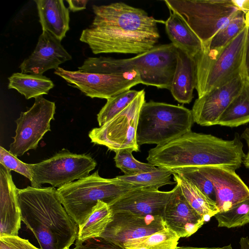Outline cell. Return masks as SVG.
I'll return each instance as SVG.
<instances>
[{"label": "cell", "instance_id": "obj_1", "mask_svg": "<svg viewBox=\"0 0 249 249\" xmlns=\"http://www.w3.org/2000/svg\"><path fill=\"white\" fill-rule=\"evenodd\" d=\"M95 17L83 30L80 40L94 54H140L149 51L160 35L158 23L164 22L149 16L143 9L118 2L92 6Z\"/></svg>", "mask_w": 249, "mask_h": 249}, {"label": "cell", "instance_id": "obj_2", "mask_svg": "<svg viewBox=\"0 0 249 249\" xmlns=\"http://www.w3.org/2000/svg\"><path fill=\"white\" fill-rule=\"evenodd\" d=\"M240 136L224 140L192 131L150 149L147 161L155 166L174 170L190 167L215 166L235 171L245 156Z\"/></svg>", "mask_w": 249, "mask_h": 249}, {"label": "cell", "instance_id": "obj_3", "mask_svg": "<svg viewBox=\"0 0 249 249\" xmlns=\"http://www.w3.org/2000/svg\"><path fill=\"white\" fill-rule=\"evenodd\" d=\"M21 221L33 233L40 249H69L78 227L69 215L54 187L18 189Z\"/></svg>", "mask_w": 249, "mask_h": 249}, {"label": "cell", "instance_id": "obj_4", "mask_svg": "<svg viewBox=\"0 0 249 249\" xmlns=\"http://www.w3.org/2000/svg\"><path fill=\"white\" fill-rule=\"evenodd\" d=\"M249 28L245 26L221 49H204L194 59L198 97L244 73Z\"/></svg>", "mask_w": 249, "mask_h": 249}, {"label": "cell", "instance_id": "obj_5", "mask_svg": "<svg viewBox=\"0 0 249 249\" xmlns=\"http://www.w3.org/2000/svg\"><path fill=\"white\" fill-rule=\"evenodd\" d=\"M136 188L116 178H102L97 170L58 188L57 193L62 205L79 227L87 220L99 201L109 205L122 195Z\"/></svg>", "mask_w": 249, "mask_h": 249}, {"label": "cell", "instance_id": "obj_6", "mask_svg": "<svg viewBox=\"0 0 249 249\" xmlns=\"http://www.w3.org/2000/svg\"><path fill=\"white\" fill-rule=\"evenodd\" d=\"M194 123L192 110L183 106L145 101L138 121L137 143L164 144L191 131Z\"/></svg>", "mask_w": 249, "mask_h": 249}, {"label": "cell", "instance_id": "obj_7", "mask_svg": "<svg viewBox=\"0 0 249 249\" xmlns=\"http://www.w3.org/2000/svg\"><path fill=\"white\" fill-rule=\"evenodd\" d=\"M206 46L214 35L242 11L232 0H165Z\"/></svg>", "mask_w": 249, "mask_h": 249}, {"label": "cell", "instance_id": "obj_8", "mask_svg": "<svg viewBox=\"0 0 249 249\" xmlns=\"http://www.w3.org/2000/svg\"><path fill=\"white\" fill-rule=\"evenodd\" d=\"M96 165V161L89 155L62 151L48 159L29 164L31 186L39 188L42 184L48 183L59 188L87 177Z\"/></svg>", "mask_w": 249, "mask_h": 249}, {"label": "cell", "instance_id": "obj_9", "mask_svg": "<svg viewBox=\"0 0 249 249\" xmlns=\"http://www.w3.org/2000/svg\"><path fill=\"white\" fill-rule=\"evenodd\" d=\"M54 73L91 98L107 100L141 83L137 71L128 65L123 70L113 73L71 71L60 67L55 70Z\"/></svg>", "mask_w": 249, "mask_h": 249}, {"label": "cell", "instance_id": "obj_10", "mask_svg": "<svg viewBox=\"0 0 249 249\" xmlns=\"http://www.w3.org/2000/svg\"><path fill=\"white\" fill-rule=\"evenodd\" d=\"M144 89L122 111L99 127L93 128L89 134L91 142L106 146L115 152L131 149L140 151L136 138L138 121L141 107L145 102Z\"/></svg>", "mask_w": 249, "mask_h": 249}, {"label": "cell", "instance_id": "obj_11", "mask_svg": "<svg viewBox=\"0 0 249 249\" xmlns=\"http://www.w3.org/2000/svg\"><path fill=\"white\" fill-rule=\"evenodd\" d=\"M55 105L40 96L25 112H21L15 122L17 124L14 141L9 151L14 156H21L27 151L35 150L40 140L51 131V121L54 119Z\"/></svg>", "mask_w": 249, "mask_h": 249}, {"label": "cell", "instance_id": "obj_12", "mask_svg": "<svg viewBox=\"0 0 249 249\" xmlns=\"http://www.w3.org/2000/svg\"><path fill=\"white\" fill-rule=\"evenodd\" d=\"M177 58L178 49L170 43L156 45L134 57L123 59L137 71L142 84L169 90Z\"/></svg>", "mask_w": 249, "mask_h": 249}, {"label": "cell", "instance_id": "obj_13", "mask_svg": "<svg viewBox=\"0 0 249 249\" xmlns=\"http://www.w3.org/2000/svg\"><path fill=\"white\" fill-rule=\"evenodd\" d=\"M112 213V219L100 237L122 246L128 240L149 235L167 227L161 216L125 211Z\"/></svg>", "mask_w": 249, "mask_h": 249}, {"label": "cell", "instance_id": "obj_14", "mask_svg": "<svg viewBox=\"0 0 249 249\" xmlns=\"http://www.w3.org/2000/svg\"><path fill=\"white\" fill-rule=\"evenodd\" d=\"M246 82L243 73L226 84L198 97L191 110L195 123L203 126L216 125L223 112L240 93Z\"/></svg>", "mask_w": 249, "mask_h": 249}, {"label": "cell", "instance_id": "obj_15", "mask_svg": "<svg viewBox=\"0 0 249 249\" xmlns=\"http://www.w3.org/2000/svg\"><path fill=\"white\" fill-rule=\"evenodd\" d=\"M162 217L167 226L180 238L191 236L207 222L190 205L178 183L172 190Z\"/></svg>", "mask_w": 249, "mask_h": 249}, {"label": "cell", "instance_id": "obj_16", "mask_svg": "<svg viewBox=\"0 0 249 249\" xmlns=\"http://www.w3.org/2000/svg\"><path fill=\"white\" fill-rule=\"evenodd\" d=\"M61 41L49 32L42 31L34 51L20 65L21 72L42 74L50 69L56 70L61 64L71 59Z\"/></svg>", "mask_w": 249, "mask_h": 249}, {"label": "cell", "instance_id": "obj_17", "mask_svg": "<svg viewBox=\"0 0 249 249\" xmlns=\"http://www.w3.org/2000/svg\"><path fill=\"white\" fill-rule=\"evenodd\" d=\"M199 167L213 185L219 212L227 211L249 197V188L235 171L215 166Z\"/></svg>", "mask_w": 249, "mask_h": 249}, {"label": "cell", "instance_id": "obj_18", "mask_svg": "<svg viewBox=\"0 0 249 249\" xmlns=\"http://www.w3.org/2000/svg\"><path fill=\"white\" fill-rule=\"evenodd\" d=\"M172 190L138 188L126 192L109 206L112 212L125 211L142 215L163 216L164 209Z\"/></svg>", "mask_w": 249, "mask_h": 249}, {"label": "cell", "instance_id": "obj_19", "mask_svg": "<svg viewBox=\"0 0 249 249\" xmlns=\"http://www.w3.org/2000/svg\"><path fill=\"white\" fill-rule=\"evenodd\" d=\"M11 170L0 165V236H17L21 214Z\"/></svg>", "mask_w": 249, "mask_h": 249}, {"label": "cell", "instance_id": "obj_20", "mask_svg": "<svg viewBox=\"0 0 249 249\" xmlns=\"http://www.w3.org/2000/svg\"><path fill=\"white\" fill-rule=\"evenodd\" d=\"M196 84L195 59L178 49L176 71L169 89L172 96L180 103L189 104L194 98Z\"/></svg>", "mask_w": 249, "mask_h": 249}, {"label": "cell", "instance_id": "obj_21", "mask_svg": "<svg viewBox=\"0 0 249 249\" xmlns=\"http://www.w3.org/2000/svg\"><path fill=\"white\" fill-rule=\"evenodd\" d=\"M42 31L61 41L70 29V12L62 0H36Z\"/></svg>", "mask_w": 249, "mask_h": 249}, {"label": "cell", "instance_id": "obj_22", "mask_svg": "<svg viewBox=\"0 0 249 249\" xmlns=\"http://www.w3.org/2000/svg\"><path fill=\"white\" fill-rule=\"evenodd\" d=\"M164 24L169 38L177 49L193 58L203 51L200 39L178 14L170 12Z\"/></svg>", "mask_w": 249, "mask_h": 249}, {"label": "cell", "instance_id": "obj_23", "mask_svg": "<svg viewBox=\"0 0 249 249\" xmlns=\"http://www.w3.org/2000/svg\"><path fill=\"white\" fill-rule=\"evenodd\" d=\"M8 79V89L17 90L26 99L48 94L54 86L50 78L42 74L16 72Z\"/></svg>", "mask_w": 249, "mask_h": 249}, {"label": "cell", "instance_id": "obj_24", "mask_svg": "<svg viewBox=\"0 0 249 249\" xmlns=\"http://www.w3.org/2000/svg\"><path fill=\"white\" fill-rule=\"evenodd\" d=\"M174 181L178 183L187 201L199 214L208 221L219 212L215 202L211 200L198 188L181 175L173 174Z\"/></svg>", "mask_w": 249, "mask_h": 249}, {"label": "cell", "instance_id": "obj_25", "mask_svg": "<svg viewBox=\"0 0 249 249\" xmlns=\"http://www.w3.org/2000/svg\"><path fill=\"white\" fill-rule=\"evenodd\" d=\"M113 213L107 203L99 201L87 220L78 227L76 243L100 237L112 219Z\"/></svg>", "mask_w": 249, "mask_h": 249}, {"label": "cell", "instance_id": "obj_26", "mask_svg": "<svg viewBox=\"0 0 249 249\" xmlns=\"http://www.w3.org/2000/svg\"><path fill=\"white\" fill-rule=\"evenodd\" d=\"M249 123V83L246 80L240 93L232 100L216 124L236 127Z\"/></svg>", "mask_w": 249, "mask_h": 249}, {"label": "cell", "instance_id": "obj_27", "mask_svg": "<svg viewBox=\"0 0 249 249\" xmlns=\"http://www.w3.org/2000/svg\"><path fill=\"white\" fill-rule=\"evenodd\" d=\"M180 237L168 227L143 237L131 239L125 242L126 249H175Z\"/></svg>", "mask_w": 249, "mask_h": 249}, {"label": "cell", "instance_id": "obj_28", "mask_svg": "<svg viewBox=\"0 0 249 249\" xmlns=\"http://www.w3.org/2000/svg\"><path fill=\"white\" fill-rule=\"evenodd\" d=\"M172 175V170L157 167L152 171L132 175H124L115 178L121 182L129 184L136 188L159 189L161 186L176 183L171 180Z\"/></svg>", "mask_w": 249, "mask_h": 249}, {"label": "cell", "instance_id": "obj_29", "mask_svg": "<svg viewBox=\"0 0 249 249\" xmlns=\"http://www.w3.org/2000/svg\"><path fill=\"white\" fill-rule=\"evenodd\" d=\"M214 216L218 227L235 228L249 223V197L227 211L218 212Z\"/></svg>", "mask_w": 249, "mask_h": 249}, {"label": "cell", "instance_id": "obj_30", "mask_svg": "<svg viewBox=\"0 0 249 249\" xmlns=\"http://www.w3.org/2000/svg\"><path fill=\"white\" fill-rule=\"evenodd\" d=\"M139 92L129 89L107 99L97 116L99 127L124 109L136 98Z\"/></svg>", "mask_w": 249, "mask_h": 249}, {"label": "cell", "instance_id": "obj_31", "mask_svg": "<svg viewBox=\"0 0 249 249\" xmlns=\"http://www.w3.org/2000/svg\"><path fill=\"white\" fill-rule=\"evenodd\" d=\"M246 26L245 13L240 11L224 27L220 30L204 49H220L226 46Z\"/></svg>", "mask_w": 249, "mask_h": 249}, {"label": "cell", "instance_id": "obj_32", "mask_svg": "<svg viewBox=\"0 0 249 249\" xmlns=\"http://www.w3.org/2000/svg\"><path fill=\"white\" fill-rule=\"evenodd\" d=\"M133 152L131 149H124L114 152V160L116 166L121 169L124 175H135L157 169L156 166L150 163L142 162L136 160L132 155Z\"/></svg>", "mask_w": 249, "mask_h": 249}, {"label": "cell", "instance_id": "obj_33", "mask_svg": "<svg viewBox=\"0 0 249 249\" xmlns=\"http://www.w3.org/2000/svg\"><path fill=\"white\" fill-rule=\"evenodd\" d=\"M171 170L172 171L173 174L181 175L190 180L211 200L216 201V195L213 185L200 167H184Z\"/></svg>", "mask_w": 249, "mask_h": 249}, {"label": "cell", "instance_id": "obj_34", "mask_svg": "<svg viewBox=\"0 0 249 249\" xmlns=\"http://www.w3.org/2000/svg\"><path fill=\"white\" fill-rule=\"evenodd\" d=\"M0 163L6 168L14 171L32 181V173L29 164L25 163L4 147H0Z\"/></svg>", "mask_w": 249, "mask_h": 249}, {"label": "cell", "instance_id": "obj_35", "mask_svg": "<svg viewBox=\"0 0 249 249\" xmlns=\"http://www.w3.org/2000/svg\"><path fill=\"white\" fill-rule=\"evenodd\" d=\"M0 249H40L28 240L17 236H0Z\"/></svg>", "mask_w": 249, "mask_h": 249}, {"label": "cell", "instance_id": "obj_36", "mask_svg": "<svg viewBox=\"0 0 249 249\" xmlns=\"http://www.w3.org/2000/svg\"><path fill=\"white\" fill-rule=\"evenodd\" d=\"M78 249H126L123 246L102 237L90 239L82 243H76Z\"/></svg>", "mask_w": 249, "mask_h": 249}, {"label": "cell", "instance_id": "obj_37", "mask_svg": "<svg viewBox=\"0 0 249 249\" xmlns=\"http://www.w3.org/2000/svg\"><path fill=\"white\" fill-rule=\"evenodd\" d=\"M241 139L244 140L247 145L248 151L243 159L242 163L249 170V127H247L240 135Z\"/></svg>", "mask_w": 249, "mask_h": 249}, {"label": "cell", "instance_id": "obj_38", "mask_svg": "<svg viewBox=\"0 0 249 249\" xmlns=\"http://www.w3.org/2000/svg\"><path fill=\"white\" fill-rule=\"evenodd\" d=\"M88 0H67L68 3V9L72 12L82 10L86 8Z\"/></svg>", "mask_w": 249, "mask_h": 249}, {"label": "cell", "instance_id": "obj_39", "mask_svg": "<svg viewBox=\"0 0 249 249\" xmlns=\"http://www.w3.org/2000/svg\"><path fill=\"white\" fill-rule=\"evenodd\" d=\"M244 73L246 80L249 83V28L246 49Z\"/></svg>", "mask_w": 249, "mask_h": 249}, {"label": "cell", "instance_id": "obj_40", "mask_svg": "<svg viewBox=\"0 0 249 249\" xmlns=\"http://www.w3.org/2000/svg\"><path fill=\"white\" fill-rule=\"evenodd\" d=\"M233 3L245 14L249 10V0H232Z\"/></svg>", "mask_w": 249, "mask_h": 249}, {"label": "cell", "instance_id": "obj_41", "mask_svg": "<svg viewBox=\"0 0 249 249\" xmlns=\"http://www.w3.org/2000/svg\"><path fill=\"white\" fill-rule=\"evenodd\" d=\"M175 249H233L231 244L222 247L197 248L191 247H177Z\"/></svg>", "mask_w": 249, "mask_h": 249}, {"label": "cell", "instance_id": "obj_42", "mask_svg": "<svg viewBox=\"0 0 249 249\" xmlns=\"http://www.w3.org/2000/svg\"><path fill=\"white\" fill-rule=\"evenodd\" d=\"M239 244L241 249H249V239L248 237H241Z\"/></svg>", "mask_w": 249, "mask_h": 249}, {"label": "cell", "instance_id": "obj_43", "mask_svg": "<svg viewBox=\"0 0 249 249\" xmlns=\"http://www.w3.org/2000/svg\"><path fill=\"white\" fill-rule=\"evenodd\" d=\"M245 23L246 26L249 28V10L245 14Z\"/></svg>", "mask_w": 249, "mask_h": 249}, {"label": "cell", "instance_id": "obj_44", "mask_svg": "<svg viewBox=\"0 0 249 249\" xmlns=\"http://www.w3.org/2000/svg\"><path fill=\"white\" fill-rule=\"evenodd\" d=\"M145 249V248H140V249Z\"/></svg>", "mask_w": 249, "mask_h": 249}, {"label": "cell", "instance_id": "obj_45", "mask_svg": "<svg viewBox=\"0 0 249 249\" xmlns=\"http://www.w3.org/2000/svg\"><path fill=\"white\" fill-rule=\"evenodd\" d=\"M72 249H77V248H76V247H75L74 248Z\"/></svg>", "mask_w": 249, "mask_h": 249}]
</instances>
